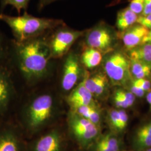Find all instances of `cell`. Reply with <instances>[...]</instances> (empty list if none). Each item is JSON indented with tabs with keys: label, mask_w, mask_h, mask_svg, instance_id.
<instances>
[{
	"label": "cell",
	"mask_w": 151,
	"mask_h": 151,
	"mask_svg": "<svg viewBox=\"0 0 151 151\" xmlns=\"http://www.w3.org/2000/svg\"><path fill=\"white\" fill-rule=\"evenodd\" d=\"M14 44L19 68L27 80H37L47 73L52 57L47 39L41 36Z\"/></svg>",
	"instance_id": "obj_1"
},
{
	"label": "cell",
	"mask_w": 151,
	"mask_h": 151,
	"mask_svg": "<svg viewBox=\"0 0 151 151\" xmlns=\"http://www.w3.org/2000/svg\"><path fill=\"white\" fill-rule=\"evenodd\" d=\"M0 21L6 23L17 42H24L43 36L55 28L65 24L60 19L40 18L25 12L22 16H12L0 14Z\"/></svg>",
	"instance_id": "obj_2"
},
{
	"label": "cell",
	"mask_w": 151,
	"mask_h": 151,
	"mask_svg": "<svg viewBox=\"0 0 151 151\" xmlns=\"http://www.w3.org/2000/svg\"><path fill=\"white\" fill-rule=\"evenodd\" d=\"M56 110V103L51 95L45 93L34 98L25 114V128L29 136H36L44 129L54 119Z\"/></svg>",
	"instance_id": "obj_3"
},
{
	"label": "cell",
	"mask_w": 151,
	"mask_h": 151,
	"mask_svg": "<svg viewBox=\"0 0 151 151\" xmlns=\"http://www.w3.org/2000/svg\"><path fill=\"white\" fill-rule=\"evenodd\" d=\"M68 135L80 150L89 149L100 136L99 127L73 113L68 118Z\"/></svg>",
	"instance_id": "obj_4"
},
{
	"label": "cell",
	"mask_w": 151,
	"mask_h": 151,
	"mask_svg": "<svg viewBox=\"0 0 151 151\" xmlns=\"http://www.w3.org/2000/svg\"><path fill=\"white\" fill-rule=\"evenodd\" d=\"M70 142L68 134L53 128L27 142V151H71Z\"/></svg>",
	"instance_id": "obj_5"
},
{
	"label": "cell",
	"mask_w": 151,
	"mask_h": 151,
	"mask_svg": "<svg viewBox=\"0 0 151 151\" xmlns=\"http://www.w3.org/2000/svg\"><path fill=\"white\" fill-rule=\"evenodd\" d=\"M52 32L47 41L52 58H58L67 54L73 44L85 32L74 30L65 24L55 28Z\"/></svg>",
	"instance_id": "obj_6"
},
{
	"label": "cell",
	"mask_w": 151,
	"mask_h": 151,
	"mask_svg": "<svg viewBox=\"0 0 151 151\" xmlns=\"http://www.w3.org/2000/svg\"><path fill=\"white\" fill-rule=\"evenodd\" d=\"M104 68L107 76L115 85L125 83L131 76L129 60L119 52L108 55L104 60Z\"/></svg>",
	"instance_id": "obj_7"
},
{
	"label": "cell",
	"mask_w": 151,
	"mask_h": 151,
	"mask_svg": "<svg viewBox=\"0 0 151 151\" xmlns=\"http://www.w3.org/2000/svg\"><path fill=\"white\" fill-rule=\"evenodd\" d=\"M114 40L113 31L103 22L87 31L85 37L87 46L96 49L101 53L107 52L111 48Z\"/></svg>",
	"instance_id": "obj_8"
},
{
	"label": "cell",
	"mask_w": 151,
	"mask_h": 151,
	"mask_svg": "<svg viewBox=\"0 0 151 151\" xmlns=\"http://www.w3.org/2000/svg\"><path fill=\"white\" fill-rule=\"evenodd\" d=\"M81 68L80 60L75 53L71 52L65 58L61 80V86L63 91H70L78 80Z\"/></svg>",
	"instance_id": "obj_9"
},
{
	"label": "cell",
	"mask_w": 151,
	"mask_h": 151,
	"mask_svg": "<svg viewBox=\"0 0 151 151\" xmlns=\"http://www.w3.org/2000/svg\"><path fill=\"white\" fill-rule=\"evenodd\" d=\"M27 142L15 130L0 132V151H27Z\"/></svg>",
	"instance_id": "obj_10"
},
{
	"label": "cell",
	"mask_w": 151,
	"mask_h": 151,
	"mask_svg": "<svg viewBox=\"0 0 151 151\" xmlns=\"http://www.w3.org/2000/svg\"><path fill=\"white\" fill-rule=\"evenodd\" d=\"M149 32V29L139 24L134 25L123 32L122 41L124 47L131 50L142 45L144 38Z\"/></svg>",
	"instance_id": "obj_11"
},
{
	"label": "cell",
	"mask_w": 151,
	"mask_h": 151,
	"mask_svg": "<svg viewBox=\"0 0 151 151\" xmlns=\"http://www.w3.org/2000/svg\"><path fill=\"white\" fill-rule=\"evenodd\" d=\"M68 101L73 109L82 106L93 105V95L82 82L71 92L68 97Z\"/></svg>",
	"instance_id": "obj_12"
},
{
	"label": "cell",
	"mask_w": 151,
	"mask_h": 151,
	"mask_svg": "<svg viewBox=\"0 0 151 151\" xmlns=\"http://www.w3.org/2000/svg\"><path fill=\"white\" fill-rule=\"evenodd\" d=\"M119 139L113 134L108 133L99 136L89 148L91 151H119Z\"/></svg>",
	"instance_id": "obj_13"
},
{
	"label": "cell",
	"mask_w": 151,
	"mask_h": 151,
	"mask_svg": "<svg viewBox=\"0 0 151 151\" xmlns=\"http://www.w3.org/2000/svg\"><path fill=\"white\" fill-rule=\"evenodd\" d=\"M87 89L93 95L100 96L105 91L107 83L106 76L98 73L91 77H87L83 81Z\"/></svg>",
	"instance_id": "obj_14"
},
{
	"label": "cell",
	"mask_w": 151,
	"mask_h": 151,
	"mask_svg": "<svg viewBox=\"0 0 151 151\" xmlns=\"http://www.w3.org/2000/svg\"><path fill=\"white\" fill-rule=\"evenodd\" d=\"M138 15L132 11L129 7L119 11L116 20V26L122 32L128 29L137 22Z\"/></svg>",
	"instance_id": "obj_15"
},
{
	"label": "cell",
	"mask_w": 151,
	"mask_h": 151,
	"mask_svg": "<svg viewBox=\"0 0 151 151\" xmlns=\"http://www.w3.org/2000/svg\"><path fill=\"white\" fill-rule=\"evenodd\" d=\"M134 145L138 150H145L151 147V122L145 124L137 130Z\"/></svg>",
	"instance_id": "obj_16"
},
{
	"label": "cell",
	"mask_w": 151,
	"mask_h": 151,
	"mask_svg": "<svg viewBox=\"0 0 151 151\" xmlns=\"http://www.w3.org/2000/svg\"><path fill=\"white\" fill-rule=\"evenodd\" d=\"M102 60V53L96 49L87 47L81 54V62L88 69L97 67Z\"/></svg>",
	"instance_id": "obj_17"
},
{
	"label": "cell",
	"mask_w": 151,
	"mask_h": 151,
	"mask_svg": "<svg viewBox=\"0 0 151 151\" xmlns=\"http://www.w3.org/2000/svg\"><path fill=\"white\" fill-rule=\"evenodd\" d=\"M130 60L151 65V43H145L130 50Z\"/></svg>",
	"instance_id": "obj_18"
},
{
	"label": "cell",
	"mask_w": 151,
	"mask_h": 151,
	"mask_svg": "<svg viewBox=\"0 0 151 151\" xmlns=\"http://www.w3.org/2000/svg\"><path fill=\"white\" fill-rule=\"evenodd\" d=\"M11 85L5 72L0 70V110L4 108L10 99Z\"/></svg>",
	"instance_id": "obj_19"
},
{
	"label": "cell",
	"mask_w": 151,
	"mask_h": 151,
	"mask_svg": "<svg viewBox=\"0 0 151 151\" xmlns=\"http://www.w3.org/2000/svg\"><path fill=\"white\" fill-rule=\"evenodd\" d=\"M130 74L134 76L135 80L145 78L151 73V65L140 61L130 60Z\"/></svg>",
	"instance_id": "obj_20"
},
{
	"label": "cell",
	"mask_w": 151,
	"mask_h": 151,
	"mask_svg": "<svg viewBox=\"0 0 151 151\" xmlns=\"http://www.w3.org/2000/svg\"><path fill=\"white\" fill-rule=\"evenodd\" d=\"M30 0H1V10H3L7 6H12L20 14L22 10H27Z\"/></svg>",
	"instance_id": "obj_21"
},
{
	"label": "cell",
	"mask_w": 151,
	"mask_h": 151,
	"mask_svg": "<svg viewBox=\"0 0 151 151\" xmlns=\"http://www.w3.org/2000/svg\"><path fill=\"white\" fill-rule=\"evenodd\" d=\"M129 8L137 15L142 14L144 8V0H132Z\"/></svg>",
	"instance_id": "obj_22"
},
{
	"label": "cell",
	"mask_w": 151,
	"mask_h": 151,
	"mask_svg": "<svg viewBox=\"0 0 151 151\" xmlns=\"http://www.w3.org/2000/svg\"><path fill=\"white\" fill-rule=\"evenodd\" d=\"M109 119L111 125L116 129L119 130L120 128V121L118 110H111L109 113Z\"/></svg>",
	"instance_id": "obj_23"
},
{
	"label": "cell",
	"mask_w": 151,
	"mask_h": 151,
	"mask_svg": "<svg viewBox=\"0 0 151 151\" xmlns=\"http://www.w3.org/2000/svg\"><path fill=\"white\" fill-rule=\"evenodd\" d=\"M116 92L124 99L125 101L128 104L129 107L133 105L135 101V96L131 92L125 91L120 90Z\"/></svg>",
	"instance_id": "obj_24"
},
{
	"label": "cell",
	"mask_w": 151,
	"mask_h": 151,
	"mask_svg": "<svg viewBox=\"0 0 151 151\" xmlns=\"http://www.w3.org/2000/svg\"><path fill=\"white\" fill-rule=\"evenodd\" d=\"M137 22L148 29H151V14L146 16H138Z\"/></svg>",
	"instance_id": "obj_25"
},
{
	"label": "cell",
	"mask_w": 151,
	"mask_h": 151,
	"mask_svg": "<svg viewBox=\"0 0 151 151\" xmlns=\"http://www.w3.org/2000/svg\"><path fill=\"white\" fill-rule=\"evenodd\" d=\"M119 115V121H120V128L119 130L125 129L127 125L128 121V116L127 113L123 110H118Z\"/></svg>",
	"instance_id": "obj_26"
},
{
	"label": "cell",
	"mask_w": 151,
	"mask_h": 151,
	"mask_svg": "<svg viewBox=\"0 0 151 151\" xmlns=\"http://www.w3.org/2000/svg\"><path fill=\"white\" fill-rule=\"evenodd\" d=\"M139 87L145 91H148L150 90L151 87V83L150 81L146 78H142V79H137L134 80L133 81Z\"/></svg>",
	"instance_id": "obj_27"
},
{
	"label": "cell",
	"mask_w": 151,
	"mask_h": 151,
	"mask_svg": "<svg viewBox=\"0 0 151 151\" xmlns=\"http://www.w3.org/2000/svg\"><path fill=\"white\" fill-rule=\"evenodd\" d=\"M113 99L115 105L118 108H123V109L129 108V106L125 101L124 99L117 92H115Z\"/></svg>",
	"instance_id": "obj_28"
},
{
	"label": "cell",
	"mask_w": 151,
	"mask_h": 151,
	"mask_svg": "<svg viewBox=\"0 0 151 151\" xmlns=\"http://www.w3.org/2000/svg\"><path fill=\"white\" fill-rule=\"evenodd\" d=\"M130 92L135 96L137 97H142L144 96L145 91H143L140 87L138 86L133 82L130 87Z\"/></svg>",
	"instance_id": "obj_29"
},
{
	"label": "cell",
	"mask_w": 151,
	"mask_h": 151,
	"mask_svg": "<svg viewBox=\"0 0 151 151\" xmlns=\"http://www.w3.org/2000/svg\"><path fill=\"white\" fill-rule=\"evenodd\" d=\"M150 14H151V0H144V8L141 15L146 16Z\"/></svg>",
	"instance_id": "obj_30"
},
{
	"label": "cell",
	"mask_w": 151,
	"mask_h": 151,
	"mask_svg": "<svg viewBox=\"0 0 151 151\" xmlns=\"http://www.w3.org/2000/svg\"><path fill=\"white\" fill-rule=\"evenodd\" d=\"M56 1L58 0H39V5H38V9L39 10L44 9L45 6L50 4L51 3H53Z\"/></svg>",
	"instance_id": "obj_31"
},
{
	"label": "cell",
	"mask_w": 151,
	"mask_h": 151,
	"mask_svg": "<svg viewBox=\"0 0 151 151\" xmlns=\"http://www.w3.org/2000/svg\"><path fill=\"white\" fill-rule=\"evenodd\" d=\"M145 43H151V29H149V32H148V34L143 39V44Z\"/></svg>",
	"instance_id": "obj_32"
},
{
	"label": "cell",
	"mask_w": 151,
	"mask_h": 151,
	"mask_svg": "<svg viewBox=\"0 0 151 151\" xmlns=\"http://www.w3.org/2000/svg\"><path fill=\"white\" fill-rule=\"evenodd\" d=\"M3 52V38L2 34L0 32V55Z\"/></svg>",
	"instance_id": "obj_33"
},
{
	"label": "cell",
	"mask_w": 151,
	"mask_h": 151,
	"mask_svg": "<svg viewBox=\"0 0 151 151\" xmlns=\"http://www.w3.org/2000/svg\"><path fill=\"white\" fill-rule=\"evenodd\" d=\"M147 101L148 103L150 108L151 109V91L149 92L147 95Z\"/></svg>",
	"instance_id": "obj_34"
},
{
	"label": "cell",
	"mask_w": 151,
	"mask_h": 151,
	"mask_svg": "<svg viewBox=\"0 0 151 151\" xmlns=\"http://www.w3.org/2000/svg\"><path fill=\"white\" fill-rule=\"evenodd\" d=\"M144 151H151V148H148V149H146Z\"/></svg>",
	"instance_id": "obj_35"
},
{
	"label": "cell",
	"mask_w": 151,
	"mask_h": 151,
	"mask_svg": "<svg viewBox=\"0 0 151 151\" xmlns=\"http://www.w3.org/2000/svg\"><path fill=\"white\" fill-rule=\"evenodd\" d=\"M83 150H80V149H79L78 150H74V151H83Z\"/></svg>",
	"instance_id": "obj_36"
}]
</instances>
